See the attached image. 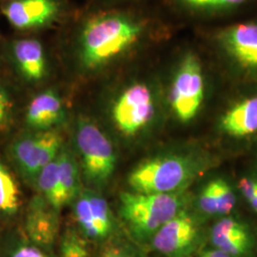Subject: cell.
<instances>
[{
  "instance_id": "8992f818",
  "label": "cell",
  "mask_w": 257,
  "mask_h": 257,
  "mask_svg": "<svg viewBox=\"0 0 257 257\" xmlns=\"http://www.w3.org/2000/svg\"><path fill=\"white\" fill-rule=\"evenodd\" d=\"M61 146V135L50 128L17 139L11 156L24 177L36 180L39 172L57 157Z\"/></svg>"
},
{
  "instance_id": "7402d4cb",
  "label": "cell",
  "mask_w": 257,
  "mask_h": 257,
  "mask_svg": "<svg viewBox=\"0 0 257 257\" xmlns=\"http://www.w3.org/2000/svg\"><path fill=\"white\" fill-rule=\"evenodd\" d=\"M47 250L27 238L21 239L9 244L4 257H52Z\"/></svg>"
},
{
  "instance_id": "52a82bcc",
  "label": "cell",
  "mask_w": 257,
  "mask_h": 257,
  "mask_svg": "<svg viewBox=\"0 0 257 257\" xmlns=\"http://www.w3.org/2000/svg\"><path fill=\"white\" fill-rule=\"evenodd\" d=\"M155 115L153 93L147 85L134 83L120 93L111 107V117L120 132L128 137L145 128Z\"/></svg>"
},
{
  "instance_id": "4dcf8cb0",
  "label": "cell",
  "mask_w": 257,
  "mask_h": 257,
  "mask_svg": "<svg viewBox=\"0 0 257 257\" xmlns=\"http://www.w3.org/2000/svg\"><path fill=\"white\" fill-rule=\"evenodd\" d=\"M0 63H1V58H0Z\"/></svg>"
},
{
  "instance_id": "4fadbf2b",
  "label": "cell",
  "mask_w": 257,
  "mask_h": 257,
  "mask_svg": "<svg viewBox=\"0 0 257 257\" xmlns=\"http://www.w3.org/2000/svg\"><path fill=\"white\" fill-rule=\"evenodd\" d=\"M223 45L242 67L257 69V24H238L221 36Z\"/></svg>"
},
{
  "instance_id": "8fae6325",
  "label": "cell",
  "mask_w": 257,
  "mask_h": 257,
  "mask_svg": "<svg viewBox=\"0 0 257 257\" xmlns=\"http://www.w3.org/2000/svg\"><path fill=\"white\" fill-rule=\"evenodd\" d=\"M56 211L44 198L34 199L26 215L25 237L41 248L52 247L59 230Z\"/></svg>"
},
{
  "instance_id": "ac0fdd59",
  "label": "cell",
  "mask_w": 257,
  "mask_h": 257,
  "mask_svg": "<svg viewBox=\"0 0 257 257\" xmlns=\"http://www.w3.org/2000/svg\"><path fill=\"white\" fill-rule=\"evenodd\" d=\"M56 158L39 172L36 180L43 198L51 204L55 210H58L64 206V202L58 179Z\"/></svg>"
},
{
  "instance_id": "277c9868",
  "label": "cell",
  "mask_w": 257,
  "mask_h": 257,
  "mask_svg": "<svg viewBox=\"0 0 257 257\" xmlns=\"http://www.w3.org/2000/svg\"><path fill=\"white\" fill-rule=\"evenodd\" d=\"M76 145L82 158L85 179L94 186L108 182L114 172L116 156L107 136L92 121L80 119L76 128Z\"/></svg>"
},
{
  "instance_id": "4316f807",
  "label": "cell",
  "mask_w": 257,
  "mask_h": 257,
  "mask_svg": "<svg viewBox=\"0 0 257 257\" xmlns=\"http://www.w3.org/2000/svg\"><path fill=\"white\" fill-rule=\"evenodd\" d=\"M100 257H134L128 248L121 244L112 243L107 245L102 250Z\"/></svg>"
},
{
  "instance_id": "2e32d148",
  "label": "cell",
  "mask_w": 257,
  "mask_h": 257,
  "mask_svg": "<svg viewBox=\"0 0 257 257\" xmlns=\"http://www.w3.org/2000/svg\"><path fill=\"white\" fill-rule=\"evenodd\" d=\"M58 179L61 188L62 198L65 204L76 198L79 192V172L78 166L71 153L61 148L57 158Z\"/></svg>"
},
{
  "instance_id": "83f0119b",
  "label": "cell",
  "mask_w": 257,
  "mask_h": 257,
  "mask_svg": "<svg viewBox=\"0 0 257 257\" xmlns=\"http://www.w3.org/2000/svg\"><path fill=\"white\" fill-rule=\"evenodd\" d=\"M239 190L243 193L244 197L249 201L257 192V180H253L248 177L240 179L238 183Z\"/></svg>"
},
{
  "instance_id": "d4e9b609",
  "label": "cell",
  "mask_w": 257,
  "mask_h": 257,
  "mask_svg": "<svg viewBox=\"0 0 257 257\" xmlns=\"http://www.w3.org/2000/svg\"><path fill=\"white\" fill-rule=\"evenodd\" d=\"M184 5L195 9H218L238 6L246 0H179Z\"/></svg>"
},
{
  "instance_id": "ba28073f",
  "label": "cell",
  "mask_w": 257,
  "mask_h": 257,
  "mask_svg": "<svg viewBox=\"0 0 257 257\" xmlns=\"http://www.w3.org/2000/svg\"><path fill=\"white\" fill-rule=\"evenodd\" d=\"M150 242L163 256L191 257L200 242V228L193 216L181 211L157 230Z\"/></svg>"
},
{
  "instance_id": "5bb4252c",
  "label": "cell",
  "mask_w": 257,
  "mask_h": 257,
  "mask_svg": "<svg viewBox=\"0 0 257 257\" xmlns=\"http://www.w3.org/2000/svg\"><path fill=\"white\" fill-rule=\"evenodd\" d=\"M64 118L63 101L53 90H47L36 95L29 103L25 113L28 126L39 131L50 130Z\"/></svg>"
},
{
  "instance_id": "484cf974",
  "label": "cell",
  "mask_w": 257,
  "mask_h": 257,
  "mask_svg": "<svg viewBox=\"0 0 257 257\" xmlns=\"http://www.w3.org/2000/svg\"><path fill=\"white\" fill-rule=\"evenodd\" d=\"M199 206L204 212L208 214L217 213V203L214 193L213 183L207 184L199 195Z\"/></svg>"
},
{
  "instance_id": "603a6c76",
  "label": "cell",
  "mask_w": 257,
  "mask_h": 257,
  "mask_svg": "<svg viewBox=\"0 0 257 257\" xmlns=\"http://www.w3.org/2000/svg\"><path fill=\"white\" fill-rule=\"evenodd\" d=\"M217 203V212L221 214H229L235 205V196L230 185L223 179L212 181Z\"/></svg>"
},
{
  "instance_id": "7c38bea8",
  "label": "cell",
  "mask_w": 257,
  "mask_h": 257,
  "mask_svg": "<svg viewBox=\"0 0 257 257\" xmlns=\"http://www.w3.org/2000/svg\"><path fill=\"white\" fill-rule=\"evenodd\" d=\"M213 248H218L230 257H247L253 248L252 237L245 225L232 218L218 221L211 231Z\"/></svg>"
},
{
  "instance_id": "30bf717a",
  "label": "cell",
  "mask_w": 257,
  "mask_h": 257,
  "mask_svg": "<svg viewBox=\"0 0 257 257\" xmlns=\"http://www.w3.org/2000/svg\"><path fill=\"white\" fill-rule=\"evenodd\" d=\"M7 54L18 74L28 82H38L47 74V57L42 43L36 38H19L8 45Z\"/></svg>"
},
{
  "instance_id": "f546056e",
  "label": "cell",
  "mask_w": 257,
  "mask_h": 257,
  "mask_svg": "<svg viewBox=\"0 0 257 257\" xmlns=\"http://www.w3.org/2000/svg\"><path fill=\"white\" fill-rule=\"evenodd\" d=\"M249 204H250V207H251V209L253 210V211L257 212V192L255 194H254V196L248 201Z\"/></svg>"
},
{
  "instance_id": "d6986e66",
  "label": "cell",
  "mask_w": 257,
  "mask_h": 257,
  "mask_svg": "<svg viewBox=\"0 0 257 257\" xmlns=\"http://www.w3.org/2000/svg\"><path fill=\"white\" fill-rule=\"evenodd\" d=\"M74 216L85 238L93 242H102L86 192L77 197L74 205Z\"/></svg>"
},
{
  "instance_id": "5b68a950",
  "label": "cell",
  "mask_w": 257,
  "mask_h": 257,
  "mask_svg": "<svg viewBox=\"0 0 257 257\" xmlns=\"http://www.w3.org/2000/svg\"><path fill=\"white\" fill-rule=\"evenodd\" d=\"M204 98V79L200 61L186 55L179 65L170 92V103L176 117L188 122L196 115Z\"/></svg>"
},
{
  "instance_id": "9c48e42d",
  "label": "cell",
  "mask_w": 257,
  "mask_h": 257,
  "mask_svg": "<svg viewBox=\"0 0 257 257\" xmlns=\"http://www.w3.org/2000/svg\"><path fill=\"white\" fill-rule=\"evenodd\" d=\"M61 12L58 0H8L2 13L10 24L19 31L50 26Z\"/></svg>"
},
{
  "instance_id": "6da1fadb",
  "label": "cell",
  "mask_w": 257,
  "mask_h": 257,
  "mask_svg": "<svg viewBox=\"0 0 257 257\" xmlns=\"http://www.w3.org/2000/svg\"><path fill=\"white\" fill-rule=\"evenodd\" d=\"M142 24L125 13L109 12L93 16L83 25L76 55L84 69L97 71L118 60L138 44Z\"/></svg>"
},
{
  "instance_id": "44dd1931",
  "label": "cell",
  "mask_w": 257,
  "mask_h": 257,
  "mask_svg": "<svg viewBox=\"0 0 257 257\" xmlns=\"http://www.w3.org/2000/svg\"><path fill=\"white\" fill-rule=\"evenodd\" d=\"M60 257H90L88 240L75 231H68L60 242Z\"/></svg>"
},
{
  "instance_id": "3957f363",
  "label": "cell",
  "mask_w": 257,
  "mask_h": 257,
  "mask_svg": "<svg viewBox=\"0 0 257 257\" xmlns=\"http://www.w3.org/2000/svg\"><path fill=\"white\" fill-rule=\"evenodd\" d=\"M199 171L198 163L190 156H157L134 169L128 175V183L136 193H181Z\"/></svg>"
},
{
  "instance_id": "7a4b0ae2",
  "label": "cell",
  "mask_w": 257,
  "mask_h": 257,
  "mask_svg": "<svg viewBox=\"0 0 257 257\" xmlns=\"http://www.w3.org/2000/svg\"><path fill=\"white\" fill-rule=\"evenodd\" d=\"M183 199L181 193H123L120 196L121 216L134 238L147 242L181 211Z\"/></svg>"
},
{
  "instance_id": "e0dca14e",
  "label": "cell",
  "mask_w": 257,
  "mask_h": 257,
  "mask_svg": "<svg viewBox=\"0 0 257 257\" xmlns=\"http://www.w3.org/2000/svg\"><path fill=\"white\" fill-rule=\"evenodd\" d=\"M20 204L19 185L8 168L0 161V216H13L19 211Z\"/></svg>"
},
{
  "instance_id": "f1b7e54d",
  "label": "cell",
  "mask_w": 257,
  "mask_h": 257,
  "mask_svg": "<svg viewBox=\"0 0 257 257\" xmlns=\"http://www.w3.org/2000/svg\"><path fill=\"white\" fill-rule=\"evenodd\" d=\"M198 257H230L224 251L216 248H210L201 252V254Z\"/></svg>"
},
{
  "instance_id": "9a60e30c",
  "label": "cell",
  "mask_w": 257,
  "mask_h": 257,
  "mask_svg": "<svg viewBox=\"0 0 257 257\" xmlns=\"http://www.w3.org/2000/svg\"><path fill=\"white\" fill-rule=\"evenodd\" d=\"M221 128L234 138L247 137L257 132V95L228 110L222 117Z\"/></svg>"
},
{
  "instance_id": "cb8c5ba5",
  "label": "cell",
  "mask_w": 257,
  "mask_h": 257,
  "mask_svg": "<svg viewBox=\"0 0 257 257\" xmlns=\"http://www.w3.org/2000/svg\"><path fill=\"white\" fill-rule=\"evenodd\" d=\"M14 116V101L8 89L0 81V134L9 128Z\"/></svg>"
},
{
  "instance_id": "ffe728a7",
  "label": "cell",
  "mask_w": 257,
  "mask_h": 257,
  "mask_svg": "<svg viewBox=\"0 0 257 257\" xmlns=\"http://www.w3.org/2000/svg\"><path fill=\"white\" fill-rule=\"evenodd\" d=\"M86 193L90 202L93 218L103 242L110 237L113 230V221L109 205L105 198L99 194L88 191Z\"/></svg>"
}]
</instances>
